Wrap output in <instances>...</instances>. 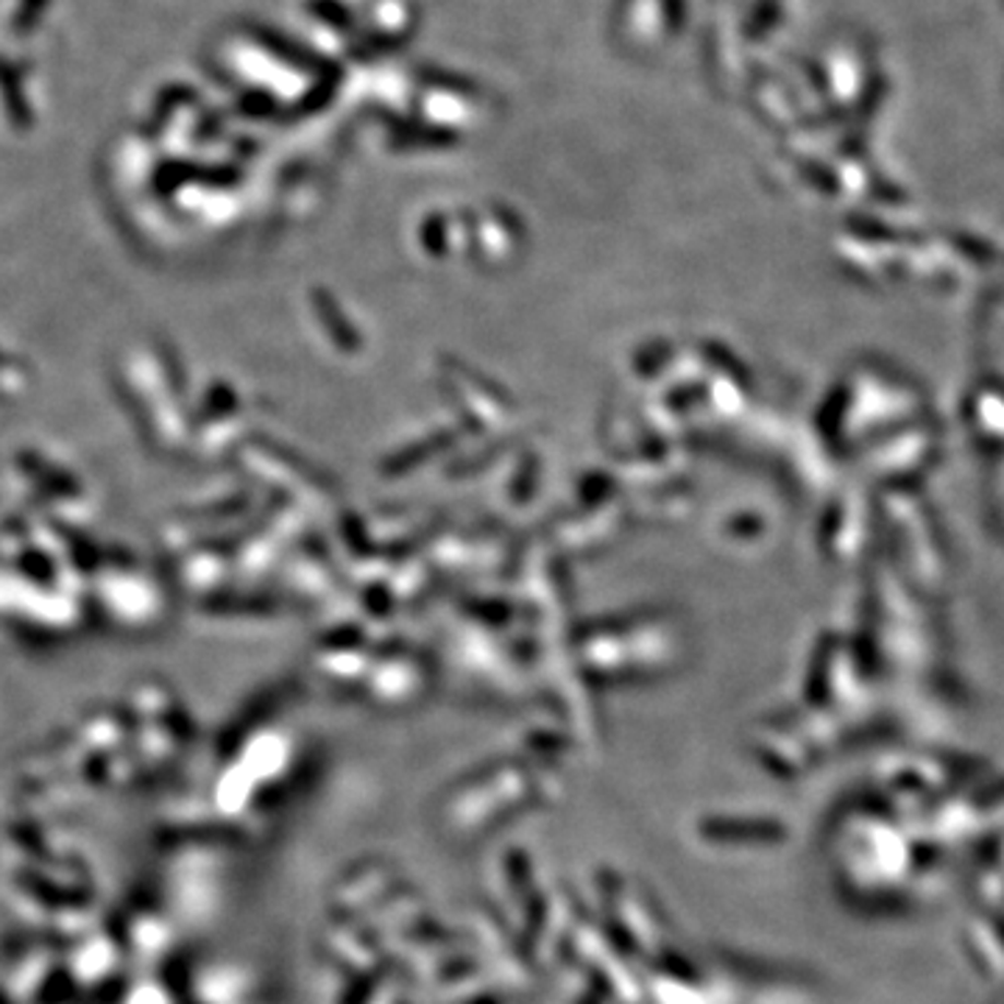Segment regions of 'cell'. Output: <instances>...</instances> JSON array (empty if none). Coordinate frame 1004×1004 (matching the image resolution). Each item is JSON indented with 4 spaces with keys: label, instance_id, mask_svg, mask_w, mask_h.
<instances>
[{
    "label": "cell",
    "instance_id": "6da1fadb",
    "mask_svg": "<svg viewBox=\"0 0 1004 1004\" xmlns=\"http://www.w3.org/2000/svg\"><path fill=\"white\" fill-rule=\"evenodd\" d=\"M45 7H48V0H25L20 14L14 17V32H28L34 25V20H37V14L43 12Z\"/></svg>",
    "mask_w": 1004,
    "mask_h": 1004
}]
</instances>
